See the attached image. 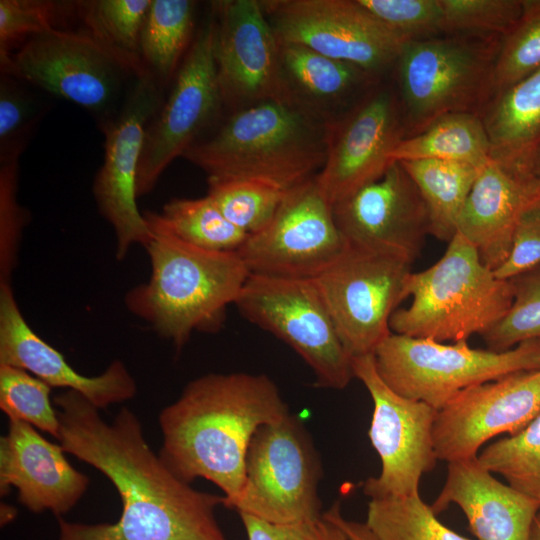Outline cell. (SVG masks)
Listing matches in <instances>:
<instances>
[{
	"instance_id": "6da1fadb",
	"label": "cell",
	"mask_w": 540,
	"mask_h": 540,
	"mask_svg": "<svg viewBox=\"0 0 540 540\" xmlns=\"http://www.w3.org/2000/svg\"><path fill=\"white\" fill-rule=\"evenodd\" d=\"M53 401L59 444L104 474L122 505L113 523L58 517L57 540H228L216 518L224 497L199 491L176 476L148 444L134 412L123 407L106 422L100 409L75 391Z\"/></svg>"
},
{
	"instance_id": "7a4b0ae2",
	"label": "cell",
	"mask_w": 540,
	"mask_h": 540,
	"mask_svg": "<svg viewBox=\"0 0 540 540\" xmlns=\"http://www.w3.org/2000/svg\"><path fill=\"white\" fill-rule=\"evenodd\" d=\"M289 408L265 374L210 373L190 381L159 414V456L180 479L215 484L231 508L245 481L246 456L259 427Z\"/></svg>"
},
{
	"instance_id": "3957f363",
	"label": "cell",
	"mask_w": 540,
	"mask_h": 540,
	"mask_svg": "<svg viewBox=\"0 0 540 540\" xmlns=\"http://www.w3.org/2000/svg\"><path fill=\"white\" fill-rule=\"evenodd\" d=\"M145 246L151 263L146 283L129 290L124 303L180 350L194 331L216 332L250 272L237 252L205 250L176 237L150 214Z\"/></svg>"
},
{
	"instance_id": "277c9868",
	"label": "cell",
	"mask_w": 540,
	"mask_h": 540,
	"mask_svg": "<svg viewBox=\"0 0 540 540\" xmlns=\"http://www.w3.org/2000/svg\"><path fill=\"white\" fill-rule=\"evenodd\" d=\"M328 125L286 98L264 100L238 109L183 157L208 180L255 179L289 190L321 170Z\"/></svg>"
},
{
	"instance_id": "5b68a950",
	"label": "cell",
	"mask_w": 540,
	"mask_h": 540,
	"mask_svg": "<svg viewBox=\"0 0 540 540\" xmlns=\"http://www.w3.org/2000/svg\"><path fill=\"white\" fill-rule=\"evenodd\" d=\"M404 292L412 302L393 313L391 332L438 342L483 336L513 302L510 280L497 278L459 232L435 264L409 274Z\"/></svg>"
},
{
	"instance_id": "8992f818",
	"label": "cell",
	"mask_w": 540,
	"mask_h": 540,
	"mask_svg": "<svg viewBox=\"0 0 540 540\" xmlns=\"http://www.w3.org/2000/svg\"><path fill=\"white\" fill-rule=\"evenodd\" d=\"M502 36L445 33L405 42L392 70L406 137L453 113L481 116Z\"/></svg>"
},
{
	"instance_id": "52a82bcc",
	"label": "cell",
	"mask_w": 540,
	"mask_h": 540,
	"mask_svg": "<svg viewBox=\"0 0 540 540\" xmlns=\"http://www.w3.org/2000/svg\"><path fill=\"white\" fill-rule=\"evenodd\" d=\"M373 355L379 376L393 391L439 411L468 387L540 369V339L495 352L465 340L445 344L391 333Z\"/></svg>"
},
{
	"instance_id": "ba28073f",
	"label": "cell",
	"mask_w": 540,
	"mask_h": 540,
	"mask_svg": "<svg viewBox=\"0 0 540 540\" xmlns=\"http://www.w3.org/2000/svg\"><path fill=\"white\" fill-rule=\"evenodd\" d=\"M322 465L303 422L290 412L255 432L242 492L230 509L274 524L319 518Z\"/></svg>"
},
{
	"instance_id": "9c48e42d",
	"label": "cell",
	"mask_w": 540,
	"mask_h": 540,
	"mask_svg": "<svg viewBox=\"0 0 540 540\" xmlns=\"http://www.w3.org/2000/svg\"><path fill=\"white\" fill-rule=\"evenodd\" d=\"M234 305L290 346L313 371L316 387L342 390L354 378L352 357L314 279L250 274Z\"/></svg>"
},
{
	"instance_id": "30bf717a",
	"label": "cell",
	"mask_w": 540,
	"mask_h": 540,
	"mask_svg": "<svg viewBox=\"0 0 540 540\" xmlns=\"http://www.w3.org/2000/svg\"><path fill=\"white\" fill-rule=\"evenodd\" d=\"M402 256L347 244L314 279L348 354H373L392 332L390 319L412 272Z\"/></svg>"
},
{
	"instance_id": "8fae6325",
	"label": "cell",
	"mask_w": 540,
	"mask_h": 540,
	"mask_svg": "<svg viewBox=\"0 0 540 540\" xmlns=\"http://www.w3.org/2000/svg\"><path fill=\"white\" fill-rule=\"evenodd\" d=\"M261 5L279 43L303 45L383 78L405 43L358 0H267Z\"/></svg>"
},
{
	"instance_id": "7c38bea8",
	"label": "cell",
	"mask_w": 540,
	"mask_h": 540,
	"mask_svg": "<svg viewBox=\"0 0 540 540\" xmlns=\"http://www.w3.org/2000/svg\"><path fill=\"white\" fill-rule=\"evenodd\" d=\"M1 71L101 116H112L126 76H139L89 34L59 29L30 37Z\"/></svg>"
},
{
	"instance_id": "4fadbf2b",
	"label": "cell",
	"mask_w": 540,
	"mask_h": 540,
	"mask_svg": "<svg viewBox=\"0 0 540 540\" xmlns=\"http://www.w3.org/2000/svg\"><path fill=\"white\" fill-rule=\"evenodd\" d=\"M352 369L373 402L368 436L381 461L380 474L363 482L364 494L380 498L419 493L421 477L438 460L433 442L437 410L393 391L379 376L373 354L353 357Z\"/></svg>"
},
{
	"instance_id": "5bb4252c",
	"label": "cell",
	"mask_w": 540,
	"mask_h": 540,
	"mask_svg": "<svg viewBox=\"0 0 540 540\" xmlns=\"http://www.w3.org/2000/svg\"><path fill=\"white\" fill-rule=\"evenodd\" d=\"M346 245L314 176L287 190L271 222L237 253L250 274L313 279Z\"/></svg>"
},
{
	"instance_id": "9a60e30c",
	"label": "cell",
	"mask_w": 540,
	"mask_h": 540,
	"mask_svg": "<svg viewBox=\"0 0 540 540\" xmlns=\"http://www.w3.org/2000/svg\"><path fill=\"white\" fill-rule=\"evenodd\" d=\"M161 107L156 79L137 77L122 108L104 123L103 164L93 183L100 213L116 236V257L123 259L133 244L144 247L152 233L137 207V177L146 129Z\"/></svg>"
},
{
	"instance_id": "2e32d148",
	"label": "cell",
	"mask_w": 540,
	"mask_h": 540,
	"mask_svg": "<svg viewBox=\"0 0 540 540\" xmlns=\"http://www.w3.org/2000/svg\"><path fill=\"white\" fill-rule=\"evenodd\" d=\"M215 16L191 43L165 103L149 123L137 177V195L153 190L170 163L195 144L222 103L214 56Z\"/></svg>"
},
{
	"instance_id": "e0dca14e",
	"label": "cell",
	"mask_w": 540,
	"mask_h": 540,
	"mask_svg": "<svg viewBox=\"0 0 540 540\" xmlns=\"http://www.w3.org/2000/svg\"><path fill=\"white\" fill-rule=\"evenodd\" d=\"M406 132L393 84L383 82L354 111L328 125L325 162L316 183L333 206L378 180Z\"/></svg>"
},
{
	"instance_id": "ac0fdd59",
	"label": "cell",
	"mask_w": 540,
	"mask_h": 540,
	"mask_svg": "<svg viewBox=\"0 0 540 540\" xmlns=\"http://www.w3.org/2000/svg\"><path fill=\"white\" fill-rule=\"evenodd\" d=\"M540 413V369L508 374L462 390L437 411L433 442L447 463L477 458L491 438L513 435Z\"/></svg>"
},
{
	"instance_id": "d6986e66",
	"label": "cell",
	"mask_w": 540,
	"mask_h": 540,
	"mask_svg": "<svg viewBox=\"0 0 540 540\" xmlns=\"http://www.w3.org/2000/svg\"><path fill=\"white\" fill-rule=\"evenodd\" d=\"M332 207L347 244L392 252L411 264L429 235L426 205L400 162Z\"/></svg>"
},
{
	"instance_id": "ffe728a7",
	"label": "cell",
	"mask_w": 540,
	"mask_h": 540,
	"mask_svg": "<svg viewBox=\"0 0 540 540\" xmlns=\"http://www.w3.org/2000/svg\"><path fill=\"white\" fill-rule=\"evenodd\" d=\"M214 56L222 102L241 108L284 98L279 42L261 1L214 5Z\"/></svg>"
},
{
	"instance_id": "44dd1931",
	"label": "cell",
	"mask_w": 540,
	"mask_h": 540,
	"mask_svg": "<svg viewBox=\"0 0 540 540\" xmlns=\"http://www.w3.org/2000/svg\"><path fill=\"white\" fill-rule=\"evenodd\" d=\"M0 365L24 369L52 388L75 391L98 409L130 400L137 392L134 378L120 360L97 376L78 373L26 322L10 282H0Z\"/></svg>"
},
{
	"instance_id": "7402d4cb",
	"label": "cell",
	"mask_w": 540,
	"mask_h": 540,
	"mask_svg": "<svg viewBox=\"0 0 540 540\" xmlns=\"http://www.w3.org/2000/svg\"><path fill=\"white\" fill-rule=\"evenodd\" d=\"M60 444L44 438L28 423L9 420L0 439V492L17 490L18 501L33 513L49 511L57 518L83 497L89 478L67 460Z\"/></svg>"
},
{
	"instance_id": "603a6c76",
	"label": "cell",
	"mask_w": 540,
	"mask_h": 540,
	"mask_svg": "<svg viewBox=\"0 0 540 540\" xmlns=\"http://www.w3.org/2000/svg\"><path fill=\"white\" fill-rule=\"evenodd\" d=\"M540 204V180L531 172L491 159L481 170L460 213L457 232L492 271L509 255L515 229Z\"/></svg>"
},
{
	"instance_id": "cb8c5ba5",
	"label": "cell",
	"mask_w": 540,
	"mask_h": 540,
	"mask_svg": "<svg viewBox=\"0 0 540 540\" xmlns=\"http://www.w3.org/2000/svg\"><path fill=\"white\" fill-rule=\"evenodd\" d=\"M451 503L465 514L479 540H529L540 503L495 479L477 458L450 462L431 506L437 515Z\"/></svg>"
},
{
	"instance_id": "d4e9b609",
	"label": "cell",
	"mask_w": 540,
	"mask_h": 540,
	"mask_svg": "<svg viewBox=\"0 0 540 540\" xmlns=\"http://www.w3.org/2000/svg\"><path fill=\"white\" fill-rule=\"evenodd\" d=\"M279 65L284 98L324 122L327 110L330 124L354 111L383 82L359 66L293 43H279Z\"/></svg>"
},
{
	"instance_id": "484cf974",
	"label": "cell",
	"mask_w": 540,
	"mask_h": 540,
	"mask_svg": "<svg viewBox=\"0 0 540 540\" xmlns=\"http://www.w3.org/2000/svg\"><path fill=\"white\" fill-rule=\"evenodd\" d=\"M480 117L491 144V159L531 172L540 147V70L494 95Z\"/></svg>"
},
{
	"instance_id": "4316f807",
	"label": "cell",
	"mask_w": 540,
	"mask_h": 540,
	"mask_svg": "<svg viewBox=\"0 0 540 540\" xmlns=\"http://www.w3.org/2000/svg\"><path fill=\"white\" fill-rule=\"evenodd\" d=\"M400 163L424 200L429 235L450 242L457 233L460 213L483 167L433 159Z\"/></svg>"
},
{
	"instance_id": "83f0119b",
	"label": "cell",
	"mask_w": 540,
	"mask_h": 540,
	"mask_svg": "<svg viewBox=\"0 0 540 540\" xmlns=\"http://www.w3.org/2000/svg\"><path fill=\"white\" fill-rule=\"evenodd\" d=\"M391 159L392 162L433 159L484 167L491 160V144L479 115L453 113L403 139Z\"/></svg>"
},
{
	"instance_id": "f1b7e54d",
	"label": "cell",
	"mask_w": 540,
	"mask_h": 540,
	"mask_svg": "<svg viewBox=\"0 0 540 540\" xmlns=\"http://www.w3.org/2000/svg\"><path fill=\"white\" fill-rule=\"evenodd\" d=\"M195 2L152 0L140 37V55L149 73L168 81L190 46Z\"/></svg>"
},
{
	"instance_id": "f546056e",
	"label": "cell",
	"mask_w": 540,
	"mask_h": 540,
	"mask_svg": "<svg viewBox=\"0 0 540 540\" xmlns=\"http://www.w3.org/2000/svg\"><path fill=\"white\" fill-rule=\"evenodd\" d=\"M152 0L77 2L87 34L139 76L149 73L140 55V37Z\"/></svg>"
},
{
	"instance_id": "4dcf8cb0",
	"label": "cell",
	"mask_w": 540,
	"mask_h": 540,
	"mask_svg": "<svg viewBox=\"0 0 540 540\" xmlns=\"http://www.w3.org/2000/svg\"><path fill=\"white\" fill-rule=\"evenodd\" d=\"M152 217L179 239L196 247L237 252L248 235L223 215L208 195L195 199H172Z\"/></svg>"
},
{
	"instance_id": "1f68e13d",
	"label": "cell",
	"mask_w": 540,
	"mask_h": 540,
	"mask_svg": "<svg viewBox=\"0 0 540 540\" xmlns=\"http://www.w3.org/2000/svg\"><path fill=\"white\" fill-rule=\"evenodd\" d=\"M365 524L377 540H469L442 524L419 493L371 498Z\"/></svg>"
},
{
	"instance_id": "d6a6232c",
	"label": "cell",
	"mask_w": 540,
	"mask_h": 540,
	"mask_svg": "<svg viewBox=\"0 0 540 540\" xmlns=\"http://www.w3.org/2000/svg\"><path fill=\"white\" fill-rule=\"evenodd\" d=\"M477 461L540 503V413L519 432L484 448Z\"/></svg>"
},
{
	"instance_id": "836d02e7",
	"label": "cell",
	"mask_w": 540,
	"mask_h": 540,
	"mask_svg": "<svg viewBox=\"0 0 540 540\" xmlns=\"http://www.w3.org/2000/svg\"><path fill=\"white\" fill-rule=\"evenodd\" d=\"M286 191L261 180L227 179L208 180L207 195L228 221L249 236L271 222Z\"/></svg>"
},
{
	"instance_id": "e575fe53",
	"label": "cell",
	"mask_w": 540,
	"mask_h": 540,
	"mask_svg": "<svg viewBox=\"0 0 540 540\" xmlns=\"http://www.w3.org/2000/svg\"><path fill=\"white\" fill-rule=\"evenodd\" d=\"M540 70V0H522V12L502 37L492 97Z\"/></svg>"
},
{
	"instance_id": "d590c367",
	"label": "cell",
	"mask_w": 540,
	"mask_h": 540,
	"mask_svg": "<svg viewBox=\"0 0 540 540\" xmlns=\"http://www.w3.org/2000/svg\"><path fill=\"white\" fill-rule=\"evenodd\" d=\"M51 389L24 369L0 365V409L9 420L23 421L57 439L60 422Z\"/></svg>"
},
{
	"instance_id": "8d00e7d4",
	"label": "cell",
	"mask_w": 540,
	"mask_h": 540,
	"mask_svg": "<svg viewBox=\"0 0 540 540\" xmlns=\"http://www.w3.org/2000/svg\"><path fill=\"white\" fill-rule=\"evenodd\" d=\"M513 302L506 315L482 337L489 350L504 352L540 339V266L509 279Z\"/></svg>"
},
{
	"instance_id": "74e56055",
	"label": "cell",
	"mask_w": 540,
	"mask_h": 540,
	"mask_svg": "<svg viewBox=\"0 0 540 540\" xmlns=\"http://www.w3.org/2000/svg\"><path fill=\"white\" fill-rule=\"evenodd\" d=\"M403 41H416L446 33L439 0H358Z\"/></svg>"
},
{
	"instance_id": "f35d334b",
	"label": "cell",
	"mask_w": 540,
	"mask_h": 540,
	"mask_svg": "<svg viewBox=\"0 0 540 540\" xmlns=\"http://www.w3.org/2000/svg\"><path fill=\"white\" fill-rule=\"evenodd\" d=\"M446 33L506 35L518 21L522 0H439Z\"/></svg>"
},
{
	"instance_id": "ab89813d",
	"label": "cell",
	"mask_w": 540,
	"mask_h": 540,
	"mask_svg": "<svg viewBox=\"0 0 540 540\" xmlns=\"http://www.w3.org/2000/svg\"><path fill=\"white\" fill-rule=\"evenodd\" d=\"M20 79L2 73L0 79V160L20 156L28 135L43 115L37 99Z\"/></svg>"
},
{
	"instance_id": "60d3db41",
	"label": "cell",
	"mask_w": 540,
	"mask_h": 540,
	"mask_svg": "<svg viewBox=\"0 0 540 540\" xmlns=\"http://www.w3.org/2000/svg\"><path fill=\"white\" fill-rule=\"evenodd\" d=\"M60 5L46 0L0 1V63L10 56V46L21 38L36 36L54 29Z\"/></svg>"
},
{
	"instance_id": "b9f144b4",
	"label": "cell",
	"mask_w": 540,
	"mask_h": 540,
	"mask_svg": "<svg viewBox=\"0 0 540 540\" xmlns=\"http://www.w3.org/2000/svg\"><path fill=\"white\" fill-rule=\"evenodd\" d=\"M19 157L0 160V282H10L16 247L26 220V213L16 200Z\"/></svg>"
},
{
	"instance_id": "7bdbcfd3",
	"label": "cell",
	"mask_w": 540,
	"mask_h": 540,
	"mask_svg": "<svg viewBox=\"0 0 540 540\" xmlns=\"http://www.w3.org/2000/svg\"><path fill=\"white\" fill-rule=\"evenodd\" d=\"M248 540H349L328 511L314 520L292 524L269 523L240 514Z\"/></svg>"
},
{
	"instance_id": "ee69618b",
	"label": "cell",
	"mask_w": 540,
	"mask_h": 540,
	"mask_svg": "<svg viewBox=\"0 0 540 540\" xmlns=\"http://www.w3.org/2000/svg\"><path fill=\"white\" fill-rule=\"evenodd\" d=\"M540 266V204L530 208L521 217L508 257L494 275L509 280Z\"/></svg>"
},
{
	"instance_id": "f6af8a7d",
	"label": "cell",
	"mask_w": 540,
	"mask_h": 540,
	"mask_svg": "<svg viewBox=\"0 0 540 540\" xmlns=\"http://www.w3.org/2000/svg\"><path fill=\"white\" fill-rule=\"evenodd\" d=\"M327 511L344 530L349 540H377L365 523L347 520L342 515L338 502L333 504Z\"/></svg>"
},
{
	"instance_id": "bcb514c9",
	"label": "cell",
	"mask_w": 540,
	"mask_h": 540,
	"mask_svg": "<svg viewBox=\"0 0 540 540\" xmlns=\"http://www.w3.org/2000/svg\"><path fill=\"white\" fill-rule=\"evenodd\" d=\"M530 171L536 178L540 180V147L533 156Z\"/></svg>"
},
{
	"instance_id": "7dc6e473",
	"label": "cell",
	"mask_w": 540,
	"mask_h": 540,
	"mask_svg": "<svg viewBox=\"0 0 540 540\" xmlns=\"http://www.w3.org/2000/svg\"><path fill=\"white\" fill-rule=\"evenodd\" d=\"M529 540H540V509L534 519Z\"/></svg>"
}]
</instances>
